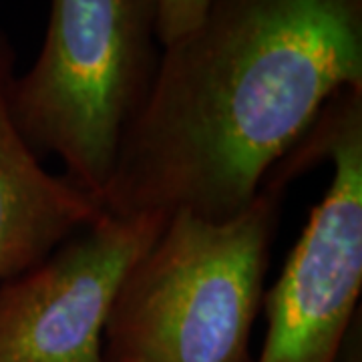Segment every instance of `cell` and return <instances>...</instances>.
<instances>
[{"mask_svg":"<svg viewBox=\"0 0 362 362\" xmlns=\"http://www.w3.org/2000/svg\"><path fill=\"white\" fill-rule=\"evenodd\" d=\"M168 220L103 211L37 266L0 282V362H105L119 286Z\"/></svg>","mask_w":362,"mask_h":362,"instance_id":"cell-5","label":"cell"},{"mask_svg":"<svg viewBox=\"0 0 362 362\" xmlns=\"http://www.w3.org/2000/svg\"><path fill=\"white\" fill-rule=\"evenodd\" d=\"M290 183L272 168L233 218L171 216L119 286L105 326V362L256 361L252 328Z\"/></svg>","mask_w":362,"mask_h":362,"instance_id":"cell-2","label":"cell"},{"mask_svg":"<svg viewBox=\"0 0 362 362\" xmlns=\"http://www.w3.org/2000/svg\"><path fill=\"white\" fill-rule=\"evenodd\" d=\"M16 51L0 28V282L30 270L103 206L65 175H52L16 129L11 89Z\"/></svg>","mask_w":362,"mask_h":362,"instance_id":"cell-6","label":"cell"},{"mask_svg":"<svg viewBox=\"0 0 362 362\" xmlns=\"http://www.w3.org/2000/svg\"><path fill=\"white\" fill-rule=\"evenodd\" d=\"M157 37L161 47L192 30L207 11L211 0H156Z\"/></svg>","mask_w":362,"mask_h":362,"instance_id":"cell-7","label":"cell"},{"mask_svg":"<svg viewBox=\"0 0 362 362\" xmlns=\"http://www.w3.org/2000/svg\"><path fill=\"white\" fill-rule=\"evenodd\" d=\"M161 51L156 0H51L39 57L14 77L11 111L23 139L39 159L59 157L66 180L99 204Z\"/></svg>","mask_w":362,"mask_h":362,"instance_id":"cell-3","label":"cell"},{"mask_svg":"<svg viewBox=\"0 0 362 362\" xmlns=\"http://www.w3.org/2000/svg\"><path fill=\"white\" fill-rule=\"evenodd\" d=\"M320 161H330L332 180L264 294L268 328L254 362H337L361 316L362 87L332 95L278 168L296 180Z\"/></svg>","mask_w":362,"mask_h":362,"instance_id":"cell-4","label":"cell"},{"mask_svg":"<svg viewBox=\"0 0 362 362\" xmlns=\"http://www.w3.org/2000/svg\"><path fill=\"white\" fill-rule=\"evenodd\" d=\"M344 87H362V0H211L163 47L101 206L233 218Z\"/></svg>","mask_w":362,"mask_h":362,"instance_id":"cell-1","label":"cell"}]
</instances>
